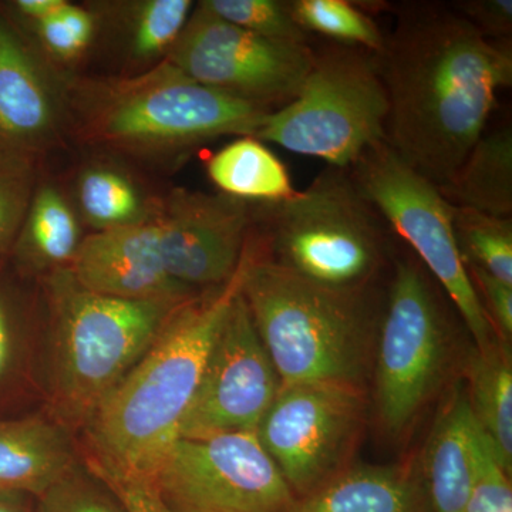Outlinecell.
<instances>
[{
    "label": "cell",
    "instance_id": "36",
    "mask_svg": "<svg viewBox=\"0 0 512 512\" xmlns=\"http://www.w3.org/2000/svg\"><path fill=\"white\" fill-rule=\"evenodd\" d=\"M64 5L66 0H19L16 2V8L22 12V15L35 20L36 23L53 15Z\"/></svg>",
    "mask_w": 512,
    "mask_h": 512
},
{
    "label": "cell",
    "instance_id": "6",
    "mask_svg": "<svg viewBox=\"0 0 512 512\" xmlns=\"http://www.w3.org/2000/svg\"><path fill=\"white\" fill-rule=\"evenodd\" d=\"M53 392L60 413L87 421L184 303L134 301L83 288L69 268L50 278Z\"/></svg>",
    "mask_w": 512,
    "mask_h": 512
},
{
    "label": "cell",
    "instance_id": "19",
    "mask_svg": "<svg viewBox=\"0 0 512 512\" xmlns=\"http://www.w3.org/2000/svg\"><path fill=\"white\" fill-rule=\"evenodd\" d=\"M423 490L404 467H348L285 512H421Z\"/></svg>",
    "mask_w": 512,
    "mask_h": 512
},
{
    "label": "cell",
    "instance_id": "23",
    "mask_svg": "<svg viewBox=\"0 0 512 512\" xmlns=\"http://www.w3.org/2000/svg\"><path fill=\"white\" fill-rule=\"evenodd\" d=\"M19 234L23 258L39 268H69L80 247L76 217L53 187L33 195Z\"/></svg>",
    "mask_w": 512,
    "mask_h": 512
},
{
    "label": "cell",
    "instance_id": "18",
    "mask_svg": "<svg viewBox=\"0 0 512 512\" xmlns=\"http://www.w3.org/2000/svg\"><path fill=\"white\" fill-rule=\"evenodd\" d=\"M74 466L62 427L40 417L0 420V493L40 497Z\"/></svg>",
    "mask_w": 512,
    "mask_h": 512
},
{
    "label": "cell",
    "instance_id": "32",
    "mask_svg": "<svg viewBox=\"0 0 512 512\" xmlns=\"http://www.w3.org/2000/svg\"><path fill=\"white\" fill-rule=\"evenodd\" d=\"M490 439L484 436L476 483L464 512H512V490Z\"/></svg>",
    "mask_w": 512,
    "mask_h": 512
},
{
    "label": "cell",
    "instance_id": "35",
    "mask_svg": "<svg viewBox=\"0 0 512 512\" xmlns=\"http://www.w3.org/2000/svg\"><path fill=\"white\" fill-rule=\"evenodd\" d=\"M99 478V477H97ZM127 512H173L154 485L138 480L99 478Z\"/></svg>",
    "mask_w": 512,
    "mask_h": 512
},
{
    "label": "cell",
    "instance_id": "34",
    "mask_svg": "<svg viewBox=\"0 0 512 512\" xmlns=\"http://www.w3.org/2000/svg\"><path fill=\"white\" fill-rule=\"evenodd\" d=\"M468 275L494 330L510 340L512 336V286L498 281L483 269L467 264Z\"/></svg>",
    "mask_w": 512,
    "mask_h": 512
},
{
    "label": "cell",
    "instance_id": "30",
    "mask_svg": "<svg viewBox=\"0 0 512 512\" xmlns=\"http://www.w3.org/2000/svg\"><path fill=\"white\" fill-rule=\"evenodd\" d=\"M106 490L74 466L40 495L37 512H127L116 495Z\"/></svg>",
    "mask_w": 512,
    "mask_h": 512
},
{
    "label": "cell",
    "instance_id": "10",
    "mask_svg": "<svg viewBox=\"0 0 512 512\" xmlns=\"http://www.w3.org/2000/svg\"><path fill=\"white\" fill-rule=\"evenodd\" d=\"M366 412L360 384H282L256 436L301 498L348 468Z\"/></svg>",
    "mask_w": 512,
    "mask_h": 512
},
{
    "label": "cell",
    "instance_id": "15",
    "mask_svg": "<svg viewBox=\"0 0 512 512\" xmlns=\"http://www.w3.org/2000/svg\"><path fill=\"white\" fill-rule=\"evenodd\" d=\"M69 269L83 288L116 298L181 303L202 293L168 274L154 218L90 235L80 242Z\"/></svg>",
    "mask_w": 512,
    "mask_h": 512
},
{
    "label": "cell",
    "instance_id": "1",
    "mask_svg": "<svg viewBox=\"0 0 512 512\" xmlns=\"http://www.w3.org/2000/svg\"><path fill=\"white\" fill-rule=\"evenodd\" d=\"M377 62L387 144L431 183L447 184L512 84L510 40L481 35L448 3L406 2Z\"/></svg>",
    "mask_w": 512,
    "mask_h": 512
},
{
    "label": "cell",
    "instance_id": "31",
    "mask_svg": "<svg viewBox=\"0 0 512 512\" xmlns=\"http://www.w3.org/2000/svg\"><path fill=\"white\" fill-rule=\"evenodd\" d=\"M37 30L50 52L70 59L92 42L94 20L87 10L66 2L53 15L37 22Z\"/></svg>",
    "mask_w": 512,
    "mask_h": 512
},
{
    "label": "cell",
    "instance_id": "26",
    "mask_svg": "<svg viewBox=\"0 0 512 512\" xmlns=\"http://www.w3.org/2000/svg\"><path fill=\"white\" fill-rule=\"evenodd\" d=\"M77 191L84 217L99 231L133 227L150 220L140 192L116 171L107 168L86 171Z\"/></svg>",
    "mask_w": 512,
    "mask_h": 512
},
{
    "label": "cell",
    "instance_id": "24",
    "mask_svg": "<svg viewBox=\"0 0 512 512\" xmlns=\"http://www.w3.org/2000/svg\"><path fill=\"white\" fill-rule=\"evenodd\" d=\"M289 9L299 28L339 45L359 47L379 56L386 36L370 15L348 0H291Z\"/></svg>",
    "mask_w": 512,
    "mask_h": 512
},
{
    "label": "cell",
    "instance_id": "16",
    "mask_svg": "<svg viewBox=\"0 0 512 512\" xmlns=\"http://www.w3.org/2000/svg\"><path fill=\"white\" fill-rule=\"evenodd\" d=\"M484 431L456 386L441 406L424 450V498L433 512H464L480 466Z\"/></svg>",
    "mask_w": 512,
    "mask_h": 512
},
{
    "label": "cell",
    "instance_id": "27",
    "mask_svg": "<svg viewBox=\"0 0 512 512\" xmlns=\"http://www.w3.org/2000/svg\"><path fill=\"white\" fill-rule=\"evenodd\" d=\"M212 15L238 28L276 42L309 45L311 36L299 28L288 2L282 0H204Z\"/></svg>",
    "mask_w": 512,
    "mask_h": 512
},
{
    "label": "cell",
    "instance_id": "7",
    "mask_svg": "<svg viewBox=\"0 0 512 512\" xmlns=\"http://www.w3.org/2000/svg\"><path fill=\"white\" fill-rule=\"evenodd\" d=\"M387 116L377 56L336 43L315 50L295 99L266 113L252 137L349 170L369 148L386 141Z\"/></svg>",
    "mask_w": 512,
    "mask_h": 512
},
{
    "label": "cell",
    "instance_id": "39",
    "mask_svg": "<svg viewBox=\"0 0 512 512\" xmlns=\"http://www.w3.org/2000/svg\"><path fill=\"white\" fill-rule=\"evenodd\" d=\"M171 510H173V512H204V511H197V510H187V508H173V507H171Z\"/></svg>",
    "mask_w": 512,
    "mask_h": 512
},
{
    "label": "cell",
    "instance_id": "37",
    "mask_svg": "<svg viewBox=\"0 0 512 512\" xmlns=\"http://www.w3.org/2000/svg\"><path fill=\"white\" fill-rule=\"evenodd\" d=\"M10 360V335L8 318H6L5 308L0 301V379L6 373Z\"/></svg>",
    "mask_w": 512,
    "mask_h": 512
},
{
    "label": "cell",
    "instance_id": "5",
    "mask_svg": "<svg viewBox=\"0 0 512 512\" xmlns=\"http://www.w3.org/2000/svg\"><path fill=\"white\" fill-rule=\"evenodd\" d=\"M84 136L138 154L173 153L224 136H254L268 110L185 76L168 60L80 94Z\"/></svg>",
    "mask_w": 512,
    "mask_h": 512
},
{
    "label": "cell",
    "instance_id": "3",
    "mask_svg": "<svg viewBox=\"0 0 512 512\" xmlns=\"http://www.w3.org/2000/svg\"><path fill=\"white\" fill-rule=\"evenodd\" d=\"M241 295L282 384L363 386L383 315L372 288L316 285L252 248Z\"/></svg>",
    "mask_w": 512,
    "mask_h": 512
},
{
    "label": "cell",
    "instance_id": "12",
    "mask_svg": "<svg viewBox=\"0 0 512 512\" xmlns=\"http://www.w3.org/2000/svg\"><path fill=\"white\" fill-rule=\"evenodd\" d=\"M173 508L285 512L296 500L256 431L178 439L151 480Z\"/></svg>",
    "mask_w": 512,
    "mask_h": 512
},
{
    "label": "cell",
    "instance_id": "4",
    "mask_svg": "<svg viewBox=\"0 0 512 512\" xmlns=\"http://www.w3.org/2000/svg\"><path fill=\"white\" fill-rule=\"evenodd\" d=\"M251 237L259 258L339 291L372 288L386 256L387 224L357 190L349 170L328 167L288 200L258 204Z\"/></svg>",
    "mask_w": 512,
    "mask_h": 512
},
{
    "label": "cell",
    "instance_id": "38",
    "mask_svg": "<svg viewBox=\"0 0 512 512\" xmlns=\"http://www.w3.org/2000/svg\"><path fill=\"white\" fill-rule=\"evenodd\" d=\"M19 494L0 493V512H25Z\"/></svg>",
    "mask_w": 512,
    "mask_h": 512
},
{
    "label": "cell",
    "instance_id": "25",
    "mask_svg": "<svg viewBox=\"0 0 512 512\" xmlns=\"http://www.w3.org/2000/svg\"><path fill=\"white\" fill-rule=\"evenodd\" d=\"M454 237L467 264L512 286V220L451 205Z\"/></svg>",
    "mask_w": 512,
    "mask_h": 512
},
{
    "label": "cell",
    "instance_id": "11",
    "mask_svg": "<svg viewBox=\"0 0 512 512\" xmlns=\"http://www.w3.org/2000/svg\"><path fill=\"white\" fill-rule=\"evenodd\" d=\"M165 60L197 83L274 111L301 90L315 49L256 36L198 5Z\"/></svg>",
    "mask_w": 512,
    "mask_h": 512
},
{
    "label": "cell",
    "instance_id": "28",
    "mask_svg": "<svg viewBox=\"0 0 512 512\" xmlns=\"http://www.w3.org/2000/svg\"><path fill=\"white\" fill-rule=\"evenodd\" d=\"M192 13L190 0H148L138 9L133 28V52L140 59L168 55Z\"/></svg>",
    "mask_w": 512,
    "mask_h": 512
},
{
    "label": "cell",
    "instance_id": "29",
    "mask_svg": "<svg viewBox=\"0 0 512 512\" xmlns=\"http://www.w3.org/2000/svg\"><path fill=\"white\" fill-rule=\"evenodd\" d=\"M35 185L29 154L0 150V252L12 244L28 214Z\"/></svg>",
    "mask_w": 512,
    "mask_h": 512
},
{
    "label": "cell",
    "instance_id": "2",
    "mask_svg": "<svg viewBox=\"0 0 512 512\" xmlns=\"http://www.w3.org/2000/svg\"><path fill=\"white\" fill-rule=\"evenodd\" d=\"M252 249L222 286L184 303L86 423L99 478L151 483L181 436L215 336L241 292Z\"/></svg>",
    "mask_w": 512,
    "mask_h": 512
},
{
    "label": "cell",
    "instance_id": "20",
    "mask_svg": "<svg viewBox=\"0 0 512 512\" xmlns=\"http://www.w3.org/2000/svg\"><path fill=\"white\" fill-rule=\"evenodd\" d=\"M441 195L454 207L494 217L512 214V131L503 127L483 134Z\"/></svg>",
    "mask_w": 512,
    "mask_h": 512
},
{
    "label": "cell",
    "instance_id": "13",
    "mask_svg": "<svg viewBox=\"0 0 512 512\" xmlns=\"http://www.w3.org/2000/svg\"><path fill=\"white\" fill-rule=\"evenodd\" d=\"M281 386L239 292L212 343L180 439L256 431Z\"/></svg>",
    "mask_w": 512,
    "mask_h": 512
},
{
    "label": "cell",
    "instance_id": "17",
    "mask_svg": "<svg viewBox=\"0 0 512 512\" xmlns=\"http://www.w3.org/2000/svg\"><path fill=\"white\" fill-rule=\"evenodd\" d=\"M56 120L42 73L0 15V150L30 154L49 141Z\"/></svg>",
    "mask_w": 512,
    "mask_h": 512
},
{
    "label": "cell",
    "instance_id": "33",
    "mask_svg": "<svg viewBox=\"0 0 512 512\" xmlns=\"http://www.w3.org/2000/svg\"><path fill=\"white\" fill-rule=\"evenodd\" d=\"M448 5L488 39L510 40L511 0H456Z\"/></svg>",
    "mask_w": 512,
    "mask_h": 512
},
{
    "label": "cell",
    "instance_id": "9",
    "mask_svg": "<svg viewBox=\"0 0 512 512\" xmlns=\"http://www.w3.org/2000/svg\"><path fill=\"white\" fill-rule=\"evenodd\" d=\"M419 259H399L377 330L376 407L380 424L400 436L440 386L450 322Z\"/></svg>",
    "mask_w": 512,
    "mask_h": 512
},
{
    "label": "cell",
    "instance_id": "14",
    "mask_svg": "<svg viewBox=\"0 0 512 512\" xmlns=\"http://www.w3.org/2000/svg\"><path fill=\"white\" fill-rule=\"evenodd\" d=\"M254 208L228 195L177 190L165 201L158 227L168 274L192 291L227 284L251 234Z\"/></svg>",
    "mask_w": 512,
    "mask_h": 512
},
{
    "label": "cell",
    "instance_id": "22",
    "mask_svg": "<svg viewBox=\"0 0 512 512\" xmlns=\"http://www.w3.org/2000/svg\"><path fill=\"white\" fill-rule=\"evenodd\" d=\"M468 402L477 423L493 444L501 466L512 464V369L497 342L477 349L467 363Z\"/></svg>",
    "mask_w": 512,
    "mask_h": 512
},
{
    "label": "cell",
    "instance_id": "21",
    "mask_svg": "<svg viewBox=\"0 0 512 512\" xmlns=\"http://www.w3.org/2000/svg\"><path fill=\"white\" fill-rule=\"evenodd\" d=\"M207 171L222 194L235 200L272 204L296 192L285 164L264 141L251 136L222 147L208 161Z\"/></svg>",
    "mask_w": 512,
    "mask_h": 512
},
{
    "label": "cell",
    "instance_id": "8",
    "mask_svg": "<svg viewBox=\"0 0 512 512\" xmlns=\"http://www.w3.org/2000/svg\"><path fill=\"white\" fill-rule=\"evenodd\" d=\"M349 173L360 194L446 292L477 348L490 346L495 330L468 275L454 237L451 204L439 187L404 163L387 141L369 148Z\"/></svg>",
    "mask_w": 512,
    "mask_h": 512
}]
</instances>
